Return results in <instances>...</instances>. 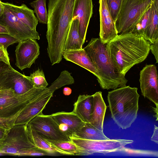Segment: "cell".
Wrapping results in <instances>:
<instances>
[{
	"label": "cell",
	"instance_id": "ac0fdd59",
	"mask_svg": "<svg viewBox=\"0 0 158 158\" xmlns=\"http://www.w3.org/2000/svg\"><path fill=\"white\" fill-rule=\"evenodd\" d=\"M93 95V106L90 124L97 129L103 131V124L106 106L101 91Z\"/></svg>",
	"mask_w": 158,
	"mask_h": 158
},
{
	"label": "cell",
	"instance_id": "836d02e7",
	"mask_svg": "<svg viewBox=\"0 0 158 158\" xmlns=\"http://www.w3.org/2000/svg\"><path fill=\"white\" fill-rule=\"evenodd\" d=\"M50 154L46 151L37 148L24 150L21 152L18 156H42Z\"/></svg>",
	"mask_w": 158,
	"mask_h": 158
},
{
	"label": "cell",
	"instance_id": "7a4b0ae2",
	"mask_svg": "<svg viewBox=\"0 0 158 158\" xmlns=\"http://www.w3.org/2000/svg\"><path fill=\"white\" fill-rule=\"evenodd\" d=\"M151 43L133 33L118 34L106 44V49L115 72L125 76L134 66L143 61Z\"/></svg>",
	"mask_w": 158,
	"mask_h": 158
},
{
	"label": "cell",
	"instance_id": "9c48e42d",
	"mask_svg": "<svg viewBox=\"0 0 158 158\" xmlns=\"http://www.w3.org/2000/svg\"><path fill=\"white\" fill-rule=\"evenodd\" d=\"M27 124L40 136L47 140L70 141L69 136L60 129L51 115H37Z\"/></svg>",
	"mask_w": 158,
	"mask_h": 158
},
{
	"label": "cell",
	"instance_id": "83f0119b",
	"mask_svg": "<svg viewBox=\"0 0 158 158\" xmlns=\"http://www.w3.org/2000/svg\"><path fill=\"white\" fill-rule=\"evenodd\" d=\"M47 0H35L29 4L34 8L33 12L40 23L47 24L48 12L46 7Z\"/></svg>",
	"mask_w": 158,
	"mask_h": 158
},
{
	"label": "cell",
	"instance_id": "7c38bea8",
	"mask_svg": "<svg viewBox=\"0 0 158 158\" xmlns=\"http://www.w3.org/2000/svg\"><path fill=\"white\" fill-rule=\"evenodd\" d=\"M15 65L21 70L30 68L40 54V46L36 40L19 41L15 50Z\"/></svg>",
	"mask_w": 158,
	"mask_h": 158
},
{
	"label": "cell",
	"instance_id": "ba28073f",
	"mask_svg": "<svg viewBox=\"0 0 158 158\" xmlns=\"http://www.w3.org/2000/svg\"><path fill=\"white\" fill-rule=\"evenodd\" d=\"M69 138L71 141L84 149L87 156L97 153L106 154L118 151L127 144L133 142L132 140L121 139H88L78 138L73 136Z\"/></svg>",
	"mask_w": 158,
	"mask_h": 158
},
{
	"label": "cell",
	"instance_id": "ffe728a7",
	"mask_svg": "<svg viewBox=\"0 0 158 158\" xmlns=\"http://www.w3.org/2000/svg\"><path fill=\"white\" fill-rule=\"evenodd\" d=\"M93 95H80L74 104L73 112L85 123H90L92 112Z\"/></svg>",
	"mask_w": 158,
	"mask_h": 158
},
{
	"label": "cell",
	"instance_id": "d6986e66",
	"mask_svg": "<svg viewBox=\"0 0 158 158\" xmlns=\"http://www.w3.org/2000/svg\"><path fill=\"white\" fill-rule=\"evenodd\" d=\"M3 3L10 9L14 15L22 22L31 29L36 30L38 21L33 10L24 4L18 6L8 2Z\"/></svg>",
	"mask_w": 158,
	"mask_h": 158
},
{
	"label": "cell",
	"instance_id": "277c9868",
	"mask_svg": "<svg viewBox=\"0 0 158 158\" xmlns=\"http://www.w3.org/2000/svg\"><path fill=\"white\" fill-rule=\"evenodd\" d=\"M106 46L99 38H92L84 48L98 72V82L102 89L107 90L126 86L128 81L115 72Z\"/></svg>",
	"mask_w": 158,
	"mask_h": 158
},
{
	"label": "cell",
	"instance_id": "3957f363",
	"mask_svg": "<svg viewBox=\"0 0 158 158\" xmlns=\"http://www.w3.org/2000/svg\"><path fill=\"white\" fill-rule=\"evenodd\" d=\"M137 89L126 85L108 93L107 100L111 118L120 128L129 127L137 118L139 96Z\"/></svg>",
	"mask_w": 158,
	"mask_h": 158
},
{
	"label": "cell",
	"instance_id": "4316f807",
	"mask_svg": "<svg viewBox=\"0 0 158 158\" xmlns=\"http://www.w3.org/2000/svg\"><path fill=\"white\" fill-rule=\"evenodd\" d=\"M13 69L10 65L0 61V90L12 89L11 74Z\"/></svg>",
	"mask_w": 158,
	"mask_h": 158
},
{
	"label": "cell",
	"instance_id": "60d3db41",
	"mask_svg": "<svg viewBox=\"0 0 158 158\" xmlns=\"http://www.w3.org/2000/svg\"><path fill=\"white\" fill-rule=\"evenodd\" d=\"M71 92L72 90L69 87H65L63 89V94L65 95H70L71 94Z\"/></svg>",
	"mask_w": 158,
	"mask_h": 158
},
{
	"label": "cell",
	"instance_id": "30bf717a",
	"mask_svg": "<svg viewBox=\"0 0 158 158\" xmlns=\"http://www.w3.org/2000/svg\"><path fill=\"white\" fill-rule=\"evenodd\" d=\"M4 11L0 17V23L7 29L9 34L19 41L28 39L39 40L40 37L36 30L26 26L12 13L11 10L2 2Z\"/></svg>",
	"mask_w": 158,
	"mask_h": 158
},
{
	"label": "cell",
	"instance_id": "d6a6232c",
	"mask_svg": "<svg viewBox=\"0 0 158 158\" xmlns=\"http://www.w3.org/2000/svg\"><path fill=\"white\" fill-rule=\"evenodd\" d=\"M21 110L11 117L5 118L0 117V127L6 129H10L14 125L15 121Z\"/></svg>",
	"mask_w": 158,
	"mask_h": 158
},
{
	"label": "cell",
	"instance_id": "8fae6325",
	"mask_svg": "<svg viewBox=\"0 0 158 158\" xmlns=\"http://www.w3.org/2000/svg\"><path fill=\"white\" fill-rule=\"evenodd\" d=\"M139 81L142 95L158 107V75L156 66L154 64H149L144 67L140 72Z\"/></svg>",
	"mask_w": 158,
	"mask_h": 158
},
{
	"label": "cell",
	"instance_id": "5b68a950",
	"mask_svg": "<svg viewBox=\"0 0 158 158\" xmlns=\"http://www.w3.org/2000/svg\"><path fill=\"white\" fill-rule=\"evenodd\" d=\"M153 3L152 0H123L115 22L118 34L132 33Z\"/></svg>",
	"mask_w": 158,
	"mask_h": 158
},
{
	"label": "cell",
	"instance_id": "e575fe53",
	"mask_svg": "<svg viewBox=\"0 0 158 158\" xmlns=\"http://www.w3.org/2000/svg\"><path fill=\"white\" fill-rule=\"evenodd\" d=\"M19 41L18 40L10 34H0V45L3 46L6 49L10 45L18 43Z\"/></svg>",
	"mask_w": 158,
	"mask_h": 158
},
{
	"label": "cell",
	"instance_id": "484cf974",
	"mask_svg": "<svg viewBox=\"0 0 158 158\" xmlns=\"http://www.w3.org/2000/svg\"><path fill=\"white\" fill-rule=\"evenodd\" d=\"M47 141L55 147L67 153L68 155L87 156L84 149L77 146L70 140Z\"/></svg>",
	"mask_w": 158,
	"mask_h": 158
},
{
	"label": "cell",
	"instance_id": "6da1fadb",
	"mask_svg": "<svg viewBox=\"0 0 158 158\" xmlns=\"http://www.w3.org/2000/svg\"><path fill=\"white\" fill-rule=\"evenodd\" d=\"M76 0H49L47 30L48 56L52 65L59 63L73 20Z\"/></svg>",
	"mask_w": 158,
	"mask_h": 158
},
{
	"label": "cell",
	"instance_id": "cb8c5ba5",
	"mask_svg": "<svg viewBox=\"0 0 158 158\" xmlns=\"http://www.w3.org/2000/svg\"><path fill=\"white\" fill-rule=\"evenodd\" d=\"M158 1L152 5L149 21L144 37L151 43L158 40Z\"/></svg>",
	"mask_w": 158,
	"mask_h": 158
},
{
	"label": "cell",
	"instance_id": "8d00e7d4",
	"mask_svg": "<svg viewBox=\"0 0 158 158\" xmlns=\"http://www.w3.org/2000/svg\"><path fill=\"white\" fill-rule=\"evenodd\" d=\"M150 49L155 56L156 63H158V40L151 43Z\"/></svg>",
	"mask_w": 158,
	"mask_h": 158
},
{
	"label": "cell",
	"instance_id": "74e56055",
	"mask_svg": "<svg viewBox=\"0 0 158 158\" xmlns=\"http://www.w3.org/2000/svg\"><path fill=\"white\" fill-rule=\"evenodd\" d=\"M151 140L157 144L158 143V127L155 125H154V131Z\"/></svg>",
	"mask_w": 158,
	"mask_h": 158
},
{
	"label": "cell",
	"instance_id": "4dcf8cb0",
	"mask_svg": "<svg viewBox=\"0 0 158 158\" xmlns=\"http://www.w3.org/2000/svg\"><path fill=\"white\" fill-rule=\"evenodd\" d=\"M29 77L31 80L34 88H46L48 85L43 71L39 69L31 73Z\"/></svg>",
	"mask_w": 158,
	"mask_h": 158
},
{
	"label": "cell",
	"instance_id": "7bdbcfd3",
	"mask_svg": "<svg viewBox=\"0 0 158 158\" xmlns=\"http://www.w3.org/2000/svg\"><path fill=\"white\" fill-rule=\"evenodd\" d=\"M152 0V1L153 2L158 1V0Z\"/></svg>",
	"mask_w": 158,
	"mask_h": 158
},
{
	"label": "cell",
	"instance_id": "d590c367",
	"mask_svg": "<svg viewBox=\"0 0 158 158\" xmlns=\"http://www.w3.org/2000/svg\"><path fill=\"white\" fill-rule=\"evenodd\" d=\"M0 61H3L8 64L10 65L7 49L1 45H0Z\"/></svg>",
	"mask_w": 158,
	"mask_h": 158
},
{
	"label": "cell",
	"instance_id": "f546056e",
	"mask_svg": "<svg viewBox=\"0 0 158 158\" xmlns=\"http://www.w3.org/2000/svg\"><path fill=\"white\" fill-rule=\"evenodd\" d=\"M151 11V7L144 14L140 20L136 24L132 33L144 37L149 23Z\"/></svg>",
	"mask_w": 158,
	"mask_h": 158
},
{
	"label": "cell",
	"instance_id": "52a82bcc",
	"mask_svg": "<svg viewBox=\"0 0 158 158\" xmlns=\"http://www.w3.org/2000/svg\"><path fill=\"white\" fill-rule=\"evenodd\" d=\"M47 88H34L22 94L0 98V117H10L23 110Z\"/></svg>",
	"mask_w": 158,
	"mask_h": 158
},
{
	"label": "cell",
	"instance_id": "8992f818",
	"mask_svg": "<svg viewBox=\"0 0 158 158\" xmlns=\"http://www.w3.org/2000/svg\"><path fill=\"white\" fill-rule=\"evenodd\" d=\"M30 140L25 124L14 125L0 140V153L18 155L24 150L37 148Z\"/></svg>",
	"mask_w": 158,
	"mask_h": 158
},
{
	"label": "cell",
	"instance_id": "44dd1931",
	"mask_svg": "<svg viewBox=\"0 0 158 158\" xmlns=\"http://www.w3.org/2000/svg\"><path fill=\"white\" fill-rule=\"evenodd\" d=\"M25 129L30 140L38 148L46 151L50 154L57 153L68 155L67 153L55 147L40 136L28 124H25Z\"/></svg>",
	"mask_w": 158,
	"mask_h": 158
},
{
	"label": "cell",
	"instance_id": "1f68e13d",
	"mask_svg": "<svg viewBox=\"0 0 158 158\" xmlns=\"http://www.w3.org/2000/svg\"><path fill=\"white\" fill-rule=\"evenodd\" d=\"M111 15L115 22L123 0H106Z\"/></svg>",
	"mask_w": 158,
	"mask_h": 158
},
{
	"label": "cell",
	"instance_id": "f1b7e54d",
	"mask_svg": "<svg viewBox=\"0 0 158 158\" xmlns=\"http://www.w3.org/2000/svg\"><path fill=\"white\" fill-rule=\"evenodd\" d=\"M74 81L70 73L67 70L61 72L58 77L54 81L48 89L54 92L56 90L66 85L74 83Z\"/></svg>",
	"mask_w": 158,
	"mask_h": 158
},
{
	"label": "cell",
	"instance_id": "7402d4cb",
	"mask_svg": "<svg viewBox=\"0 0 158 158\" xmlns=\"http://www.w3.org/2000/svg\"><path fill=\"white\" fill-rule=\"evenodd\" d=\"M11 88L15 94H22L34 88L29 76L23 74L13 69L11 75Z\"/></svg>",
	"mask_w": 158,
	"mask_h": 158
},
{
	"label": "cell",
	"instance_id": "e0dca14e",
	"mask_svg": "<svg viewBox=\"0 0 158 158\" xmlns=\"http://www.w3.org/2000/svg\"><path fill=\"white\" fill-rule=\"evenodd\" d=\"M63 57L69 61L85 69L99 77L98 72L84 48L63 52Z\"/></svg>",
	"mask_w": 158,
	"mask_h": 158
},
{
	"label": "cell",
	"instance_id": "4fadbf2b",
	"mask_svg": "<svg viewBox=\"0 0 158 158\" xmlns=\"http://www.w3.org/2000/svg\"><path fill=\"white\" fill-rule=\"evenodd\" d=\"M53 93L47 88L20 113L16 118L14 125L27 124L36 116L43 114L42 111L52 97Z\"/></svg>",
	"mask_w": 158,
	"mask_h": 158
},
{
	"label": "cell",
	"instance_id": "f35d334b",
	"mask_svg": "<svg viewBox=\"0 0 158 158\" xmlns=\"http://www.w3.org/2000/svg\"><path fill=\"white\" fill-rule=\"evenodd\" d=\"M8 130L0 127V140L4 138L7 133Z\"/></svg>",
	"mask_w": 158,
	"mask_h": 158
},
{
	"label": "cell",
	"instance_id": "d4e9b609",
	"mask_svg": "<svg viewBox=\"0 0 158 158\" xmlns=\"http://www.w3.org/2000/svg\"><path fill=\"white\" fill-rule=\"evenodd\" d=\"M72 136L78 138L88 139H110L104 135L103 131L95 128L90 123H85L84 125Z\"/></svg>",
	"mask_w": 158,
	"mask_h": 158
},
{
	"label": "cell",
	"instance_id": "9a60e30c",
	"mask_svg": "<svg viewBox=\"0 0 158 158\" xmlns=\"http://www.w3.org/2000/svg\"><path fill=\"white\" fill-rule=\"evenodd\" d=\"M100 39L106 44L118 35L115 23L108 8L106 0H99Z\"/></svg>",
	"mask_w": 158,
	"mask_h": 158
},
{
	"label": "cell",
	"instance_id": "2e32d148",
	"mask_svg": "<svg viewBox=\"0 0 158 158\" xmlns=\"http://www.w3.org/2000/svg\"><path fill=\"white\" fill-rule=\"evenodd\" d=\"M51 115L60 129L69 137L74 135L85 123L73 112H60Z\"/></svg>",
	"mask_w": 158,
	"mask_h": 158
},
{
	"label": "cell",
	"instance_id": "b9f144b4",
	"mask_svg": "<svg viewBox=\"0 0 158 158\" xmlns=\"http://www.w3.org/2000/svg\"><path fill=\"white\" fill-rule=\"evenodd\" d=\"M4 11V7L2 2L0 1V17L2 15Z\"/></svg>",
	"mask_w": 158,
	"mask_h": 158
},
{
	"label": "cell",
	"instance_id": "5bb4252c",
	"mask_svg": "<svg viewBox=\"0 0 158 158\" xmlns=\"http://www.w3.org/2000/svg\"><path fill=\"white\" fill-rule=\"evenodd\" d=\"M92 0H76L73 9V20L79 21L78 30L83 44L85 40L90 20L93 14Z\"/></svg>",
	"mask_w": 158,
	"mask_h": 158
},
{
	"label": "cell",
	"instance_id": "603a6c76",
	"mask_svg": "<svg viewBox=\"0 0 158 158\" xmlns=\"http://www.w3.org/2000/svg\"><path fill=\"white\" fill-rule=\"evenodd\" d=\"M78 19L72 20L64 44V51L82 49L84 44L78 30Z\"/></svg>",
	"mask_w": 158,
	"mask_h": 158
},
{
	"label": "cell",
	"instance_id": "ab89813d",
	"mask_svg": "<svg viewBox=\"0 0 158 158\" xmlns=\"http://www.w3.org/2000/svg\"><path fill=\"white\" fill-rule=\"evenodd\" d=\"M9 34V33L6 27L0 23V34Z\"/></svg>",
	"mask_w": 158,
	"mask_h": 158
}]
</instances>
